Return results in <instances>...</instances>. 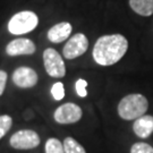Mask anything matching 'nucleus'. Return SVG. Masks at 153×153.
Masks as SVG:
<instances>
[{
  "instance_id": "1",
  "label": "nucleus",
  "mask_w": 153,
  "mask_h": 153,
  "mask_svg": "<svg viewBox=\"0 0 153 153\" xmlns=\"http://www.w3.org/2000/svg\"><path fill=\"white\" fill-rule=\"evenodd\" d=\"M128 49V41L121 34L103 35L97 40L93 48V59L100 66H111L118 62Z\"/></svg>"
},
{
  "instance_id": "2",
  "label": "nucleus",
  "mask_w": 153,
  "mask_h": 153,
  "mask_svg": "<svg viewBox=\"0 0 153 153\" xmlns=\"http://www.w3.org/2000/svg\"><path fill=\"white\" fill-rule=\"evenodd\" d=\"M148 108L149 102L144 95L138 93L128 94L118 104V115L124 120H136L145 115Z\"/></svg>"
},
{
  "instance_id": "3",
  "label": "nucleus",
  "mask_w": 153,
  "mask_h": 153,
  "mask_svg": "<svg viewBox=\"0 0 153 153\" xmlns=\"http://www.w3.org/2000/svg\"><path fill=\"white\" fill-rule=\"evenodd\" d=\"M39 17L35 13L23 10L15 14L8 23V31L14 35H23L32 32L38 26Z\"/></svg>"
},
{
  "instance_id": "4",
  "label": "nucleus",
  "mask_w": 153,
  "mask_h": 153,
  "mask_svg": "<svg viewBox=\"0 0 153 153\" xmlns=\"http://www.w3.org/2000/svg\"><path fill=\"white\" fill-rule=\"evenodd\" d=\"M43 62L48 75L55 78H61L66 75L65 61L58 51L48 48L43 52Z\"/></svg>"
},
{
  "instance_id": "5",
  "label": "nucleus",
  "mask_w": 153,
  "mask_h": 153,
  "mask_svg": "<svg viewBox=\"0 0 153 153\" xmlns=\"http://www.w3.org/2000/svg\"><path fill=\"white\" fill-rule=\"evenodd\" d=\"M41 142L36 131L32 129H22L10 137V146L16 150H31L39 146Z\"/></svg>"
},
{
  "instance_id": "6",
  "label": "nucleus",
  "mask_w": 153,
  "mask_h": 153,
  "mask_svg": "<svg viewBox=\"0 0 153 153\" xmlns=\"http://www.w3.org/2000/svg\"><path fill=\"white\" fill-rule=\"evenodd\" d=\"M83 116V111L79 105L73 102L61 104L56 109L53 114V118L58 124L68 125V124H75L81 120Z\"/></svg>"
},
{
  "instance_id": "7",
  "label": "nucleus",
  "mask_w": 153,
  "mask_h": 153,
  "mask_svg": "<svg viewBox=\"0 0 153 153\" xmlns=\"http://www.w3.org/2000/svg\"><path fill=\"white\" fill-rule=\"evenodd\" d=\"M88 48V40L83 33L73 35L64 47L62 55L66 59H75L86 52Z\"/></svg>"
},
{
  "instance_id": "8",
  "label": "nucleus",
  "mask_w": 153,
  "mask_h": 153,
  "mask_svg": "<svg viewBox=\"0 0 153 153\" xmlns=\"http://www.w3.org/2000/svg\"><path fill=\"white\" fill-rule=\"evenodd\" d=\"M13 82L21 88H31L38 83V74L32 68L23 66L14 71Z\"/></svg>"
},
{
  "instance_id": "9",
  "label": "nucleus",
  "mask_w": 153,
  "mask_h": 153,
  "mask_svg": "<svg viewBox=\"0 0 153 153\" xmlns=\"http://www.w3.org/2000/svg\"><path fill=\"white\" fill-rule=\"evenodd\" d=\"M35 44L30 39H15L6 47V52L10 57L16 56H30L35 52Z\"/></svg>"
},
{
  "instance_id": "10",
  "label": "nucleus",
  "mask_w": 153,
  "mask_h": 153,
  "mask_svg": "<svg viewBox=\"0 0 153 153\" xmlns=\"http://www.w3.org/2000/svg\"><path fill=\"white\" fill-rule=\"evenodd\" d=\"M71 31H73V27H71V23L61 22L53 25L50 28L48 31L47 36H48L50 42H52V43H61L66 39L69 38Z\"/></svg>"
},
{
  "instance_id": "11",
  "label": "nucleus",
  "mask_w": 153,
  "mask_h": 153,
  "mask_svg": "<svg viewBox=\"0 0 153 153\" xmlns=\"http://www.w3.org/2000/svg\"><path fill=\"white\" fill-rule=\"evenodd\" d=\"M133 131L140 138H148L153 133V116L144 115L134 121Z\"/></svg>"
},
{
  "instance_id": "12",
  "label": "nucleus",
  "mask_w": 153,
  "mask_h": 153,
  "mask_svg": "<svg viewBox=\"0 0 153 153\" xmlns=\"http://www.w3.org/2000/svg\"><path fill=\"white\" fill-rule=\"evenodd\" d=\"M133 10L141 16H151L153 14V0H129Z\"/></svg>"
},
{
  "instance_id": "13",
  "label": "nucleus",
  "mask_w": 153,
  "mask_h": 153,
  "mask_svg": "<svg viewBox=\"0 0 153 153\" xmlns=\"http://www.w3.org/2000/svg\"><path fill=\"white\" fill-rule=\"evenodd\" d=\"M62 145L65 153H86L85 149L73 137H66Z\"/></svg>"
},
{
  "instance_id": "14",
  "label": "nucleus",
  "mask_w": 153,
  "mask_h": 153,
  "mask_svg": "<svg viewBox=\"0 0 153 153\" xmlns=\"http://www.w3.org/2000/svg\"><path fill=\"white\" fill-rule=\"evenodd\" d=\"M45 153H65L62 143L58 138H49L45 143Z\"/></svg>"
},
{
  "instance_id": "15",
  "label": "nucleus",
  "mask_w": 153,
  "mask_h": 153,
  "mask_svg": "<svg viewBox=\"0 0 153 153\" xmlns=\"http://www.w3.org/2000/svg\"><path fill=\"white\" fill-rule=\"evenodd\" d=\"M11 125H13V119H11L10 116H0V140L9 131V129L11 128Z\"/></svg>"
},
{
  "instance_id": "16",
  "label": "nucleus",
  "mask_w": 153,
  "mask_h": 153,
  "mask_svg": "<svg viewBox=\"0 0 153 153\" xmlns=\"http://www.w3.org/2000/svg\"><path fill=\"white\" fill-rule=\"evenodd\" d=\"M51 94L56 101H60L65 98V88L61 82H57L51 88Z\"/></svg>"
},
{
  "instance_id": "17",
  "label": "nucleus",
  "mask_w": 153,
  "mask_h": 153,
  "mask_svg": "<svg viewBox=\"0 0 153 153\" xmlns=\"http://www.w3.org/2000/svg\"><path fill=\"white\" fill-rule=\"evenodd\" d=\"M131 153H153V148L148 143L137 142L131 146Z\"/></svg>"
},
{
  "instance_id": "18",
  "label": "nucleus",
  "mask_w": 153,
  "mask_h": 153,
  "mask_svg": "<svg viewBox=\"0 0 153 153\" xmlns=\"http://www.w3.org/2000/svg\"><path fill=\"white\" fill-rule=\"evenodd\" d=\"M86 86H88V82L83 78H79L77 79L76 84H75V88H76V93L78 97L81 98H85L88 95V92H86Z\"/></svg>"
},
{
  "instance_id": "19",
  "label": "nucleus",
  "mask_w": 153,
  "mask_h": 153,
  "mask_svg": "<svg viewBox=\"0 0 153 153\" xmlns=\"http://www.w3.org/2000/svg\"><path fill=\"white\" fill-rule=\"evenodd\" d=\"M7 73L5 71H0V97L2 95V93L6 88V83H7Z\"/></svg>"
}]
</instances>
